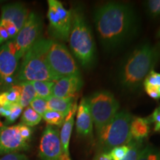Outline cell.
<instances>
[{"instance_id": "obj_1", "label": "cell", "mask_w": 160, "mask_h": 160, "mask_svg": "<svg viewBox=\"0 0 160 160\" xmlns=\"http://www.w3.org/2000/svg\"><path fill=\"white\" fill-rule=\"evenodd\" d=\"M94 23L102 45L107 50H113L132 37L137 28L138 20L131 5L108 2L96 10Z\"/></svg>"}, {"instance_id": "obj_2", "label": "cell", "mask_w": 160, "mask_h": 160, "mask_svg": "<svg viewBox=\"0 0 160 160\" xmlns=\"http://www.w3.org/2000/svg\"><path fill=\"white\" fill-rule=\"evenodd\" d=\"M160 53L159 50L150 44L137 48L127 58L120 71V82L130 90L137 89L143 83L157 63Z\"/></svg>"}, {"instance_id": "obj_3", "label": "cell", "mask_w": 160, "mask_h": 160, "mask_svg": "<svg viewBox=\"0 0 160 160\" xmlns=\"http://www.w3.org/2000/svg\"><path fill=\"white\" fill-rule=\"evenodd\" d=\"M52 40L39 39L24 55L16 78V84L23 82H56L47 62V53Z\"/></svg>"}, {"instance_id": "obj_4", "label": "cell", "mask_w": 160, "mask_h": 160, "mask_svg": "<svg viewBox=\"0 0 160 160\" xmlns=\"http://www.w3.org/2000/svg\"><path fill=\"white\" fill-rule=\"evenodd\" d=\"M72 11V26L69 36L70 47L74 57L83 67L94 63L96 46L91 29L83 13L79 9Z\"/></svg>"}, {"instance_id": "obj_5", "label": "cell", "mask_w": 160, "mask_h": 160, "mask_svg": "<svg viewBox=\"0 0 160 160\" xmlns=\"http://www.w3.org/2000/svg\"><path fill=\"white\" fill-rule=\"evenodd\" d=\"M133 116L126 111L118 112L113 119L97 133L98 146L102 153H109L118 146L131 141V124Z\"/></svg>"}, {"instance_id": "obj_6", "label": "cell", "mask_w": 160, "mask_h": 160, "mask_svg": "<svg viewBox=\"0 0 160 160\" xmlns=\"http://www.w3.org/2000/svg\"><path fill=\"white\" fill-rule=\"evenodd\" d=\"M88 102L97 133L119 112V104L109 91L96 92L88 98Z\"/></svg>"}, {"instance_id": "obj_7", "label": "cell", "mask_w": 160, "mask_h": 160, "mask_svg": "<svg viewBox=\"0 0 160 160\" xmlns=\"http://www.w3.org/2000/svg\"><path fill=\"white\" fill-rule=\"evenodd\" d=\"M47 62L57 80L69 76L80 75L74 58L63 44L52 40L47 53Z\"/></svg>"}, {"instance_id": "obj_8", "label": "cell", "mask_w": 160, "mask_h": 160, "mask_svg": "<svg viewBox=\"0 0 160 160\" xmlns=\"http://www.w3.org/2000/svg\"><path fill=\"white\" fill-rule=\"evenodd\" d=\"M48 18L51 34L56 39L68 41L72 26V11L57 0H49Z\"/></svg>"}, {"instance_id": "obj_9", "label": "cell", "mask_w": 160, "mask_h": 160, "mask_svg": "<svg viewBox=\"0 0 160 160\" xmlns=\"http://www.w3.org/2000/svg\"><path fill=\"white\" fill-rule=\"evenodd\" d=\"M19 59L13 39L0 46V90H8L16 85Z\"/></svg>"}, {"instance_id": "obj_10", "label": "cell", "mask_w": 160, "mask_h": 160, "mask_svg": "<svg viewBox=\"0 0 160 160\" xmlns=\"http://www.w3.org/2000/svg\"><path fill=\"white\" fill-rule=\"evenodd\" d=\"M42 28V19L37 13H29L27 21L13 41H14L17 55L22 59L30 48L39 39V36Z\"/></svg>"}, {"instance_id": "obj_11", "label": "cell", "mask_w": 160, "mask_h": 160, "mask_svg": "<svg viewBox=\"0 0 160 160\" xmlns=\"http://www.w3.org/2000/svg\"><path fill=\"white\" fill-rule=\"evenodd\" d=\"M39 156L42 160H65L57 128L46 126L40 141Z\"/></svg>"}, {"instance_id": "obj_12", "label": "cell", "mask_w": 160, "mask_h": 160, "mask_svg": "<svg viewBox=\"0 0 160 160\" xmlns=\"http://www.w3.org/2000/svg\"><path fill=\"white\" fill-rule=\"evenodd\" d=\"M28 142L21 136L19 124L0 127V155L28 150L29 148Z\"/></svg>"}, {"instance_id": "obj_13", "label": "cell", "mask_w": 160, "mask_h": 160, "mask_svg": "<svg viewBox=\"0 0 160 160\" xmlns=\"http://www.w3.org/2000/svg\"><path fill=\"white\" fill-rule=\"evenodd\" d=\"M82 86L81 76L74 75L57 80L53 87L52 94L59 98H75Z\"/></svg>"}, {"instance_id": "obj_14", "label": "cell", "mask_w": 160, "mask_h": 160, "mask_svg": "<svg viewBox=\"0 0 160 160\" xmlns=\"http://www.w3.org/2000/svg\"><path fill=\"white\" fill-rule=\"evenodd\" d=\"M76 128L77 132L82 137H90L93 133V119H92L89 105L87 98H82L77 107Z\"/></svg>"}, {"instance_id": "obj_15", "label": "cell", "mask_w": 160, "mask_h": 160, "mask_svg": "<svg viewBox=\"0 0 160 160\" xmlns=\"http://www.w3.org/2000/svg\"><path fill=\"white\" fill-rule=\"evenodd\" d=\"M29 16L28 10L22 4L14 3L4 5L2 8L1 19L11 22L19 31L22 29Z\"/></svg>"}, {"instance_id": "obj_16", "label": "cell", "mask_w": 160, "mask_h": 160, "mask_svg": "<svg viewBox=\"0 0 160 160\" xmlns=\"http://www.w3.org/2000/svg\"><path fill=\"white\" fill-rule=\"evenodd\" d=\"M77 102L75 101L71 109L70 110L69 113L66 116L65 121L62 125L61 132H60L59 134L64 157H65V160H71L69 153V144L71 137L72 129H73V124H74V117L76 113H77Z\"/></svg>"}, {"instance_id": "obj_17", "label": "cell", "mask_w": 160, "mask_h": 160, "mask_svg": "<svg viewBox=\"0 0 160 160\" xmlns=\"http://www.w3.org/2000/svg\"><path fill=\"white\" fill-rule=\"evenodd\" d=\"M150 120L147 118L133 117L131 124L132 139L144 140L150 132Z\"/></svg>"}, {"instance_id": "obj_18", "label": "cell", "mask_w": 160, "mask_h": 160, "mask_svg": "<svg viewBox=\"0 0 160 160\" xmlns=\"http://www.w3.org/2000/svg\"><path fill=\"white\" fill-rule=\"evenodd\" d=\"M75 101L74 98L64 99V98H59L54 96H51L47 99L48 109L59 112L66 117Z\"/></svg>"}, {"instance_id": "obj_19", "label": "cell", "mask_w": 160, "mask_h": 160, "mask_svg": "<svg viewBox=\"0 0 160 160\" xmlns=\"http://www.w3.org/2000/svg\"><path fill=\"white\" fill-rule=\"evenodd\" d=\"M20 99V88L16 84L6 91L0 93V107H8L19 104Z\"/></svg>"}, {"instance_id": "obj_20", "label": "cell", "mask_w": 160, "mask_h": 160, "mask_svg": "<svg viewBox=\"0 0 160 160\" xmlns=\"http://www.w3.org/2000/svg\"><path fill=\"white\" fill-rule=\"evenodd\" d=\"M20 88V99L19 105L22 108H27L33 99L37 97L35 90L30 82H23L17 83Z\"/></svg>"}, {"instance_id": "obj_21", "label": "cell", "mask_w": 160, "mask_h": 160, "mask_svg": "<svg viewBox=\"0 0 160 160\" xmlns=\"http://www.w3.org/2000/svg\"><path fill=\"white\" fill-rule=\"evenodd\" d=\"M30 82H31L33 85L37 97L42 98L47 100L49 97L53 96L52 92H53V87L55 82L35 81Z\"/></svg>"}, {"instance_id": "obj_22", "label": "cell", "mask_w": 160, "mask_h": 160, "mask_svg": "<svg viewBox=\"0 0 160 160\" xmlns=\"http://www.w3.org/2000/svg\"><path fill=\"white\" fill-rule=\"evenodd\" d=\"M42 119V116L33 111L31 107H27L22 113L21 124L28 127H33L37 125L41 122Z\"/></svg>"}, {"instance_id": "obj_23", "label": "cell", "mask_w": 160, "mask_h": 160, "mask_svg": "<svg viewBox=\"0 0 160 160\" xmlns=\"http://www.w3.org/2000/svg\"><path fill=\"white\" fill-rule=\"evenodd\" d=\"M144 140H134L131 139L128 145L129 150L128 153L122 160H137L138 157L144 148Z\"/></svg>"}, {"instance_id": "obj_24", "label": "cell", "mask_w": 160, "mask_h": 160, "mask_svg": "<svg viewBox=\"0 0 160 160\" xmlns=\"http://www.w3.org/2000/svg\"><path fill=\"white\" fill-rule=\"evenodd\" d=\"M65 116H64L62 113L51 110H48L42 116L44 120L48 124V125L51 126H62L65 121Z\"/></svg>"}, {"instance_id": "obj_25", "label": "cell", "mask_w": 160, "mask_h": 160, "mask_svg": "<svg viewBox=\"0 0 160 160\" xmlns=\"http://www.w3.org/2000/svg\"><path fill=\"white\" fill-rule=\"evenodd\" d=\"M137 160H160V151L151 145L145 146Z\"/></svg>"}, {"instance_id": "obj_26", "label": "cell", "mask_w": 160, "mask_h": 160, "mask_svg": "<svg viewBox=\"0 0 160 160\" xmlns=\"http://www.w3.org/2000/svg\"><path fill=\"white\" fill-rule=\"evenodd\" d=\"M30 107L37 113H39L40 116H42V117L44 113L48 110V109L47 100L37 97H36L31 102L30 104Z\"/></svg>"}, {"instance_id": "obj_27", "label": "cell", "mask_w": 160, "mask_h": 160, "mask_svg": "<svg viewBox=\"0 0 160 160\" xmlns=\"http://www.w3.org/2000/svg\"><path fill=\"white\" fill-rule=\"evenodd\" d=\"M146 9L151 18H157L160 16V0H149L146 2Z\"/></svg>"}, {"instance_id": "obj_28", "label": "cell", "mask_w": 160, "mask_h": 160, "mask_svg": "<svg viewBox=\"0 0 160 160\" xmlns=\"http://www.w3.org/2000/svg\"><path fill=\"white\" fill-rule=\"evenodd\" d=\"M144 86L158 88L160 86V73L154 71H151L149 74L145 77L143 82Z\"/></svg>"}, {"instance_id": "obj_29", "label": "cell", "mask_w": 160, "mask_h": 160, "mask_svg": "<svg viewBox=\"0 0 160 160\" xmlns=\"http://www.w3.org/2000/svg\"><path fill=\"white\" fill-rule=\"evenodd\" d=\"M129 150L128 145L118 146L109 152L112 160H122L125 157Z\"/></svg>"}, {"instance_id": "obj_30", "label": "cell", "mask_w": 160, "mask_h": 160, "mask_svg": "<svg viewBox=\"0 0 160 160\" xmlns=\"http://www.w3.org/2000/svg\"><path fill=\"white\" fill-rule=\"evenodd\" d=\"M23 108L20 106L19 104H15L11 106L10 108V115L5 120L6 125L11 124L17 120L20 115L22 113Z\"/></svg>"}, {"instance_id": "obj_31", "label": "cell", "mask_w": 160, "mask_h": 160, "mask_svg": "<svg viewBox=\"0 0 160 160\" xmlns=\"http://www.w3.org/2000/svg\"><path fill=\"white\" fill-rule=\"evenodd\" d=\"M0 25L3 26L5 29L7 31L8 33L10 39H14L16 37H17L18 33H19V30L17 28L14 24L11 22L8 21V20H2L0 19Z\"/></svg>"}, {"instance_id": "obj_32", "label": "cell", "mask_w": 160, "mask_h": 160, "mask_svg": "<svg viewBox=\"0 0 160 160\" xmlns=\"http://www.w3.org/2000/svg\"><path fill=\"white\" fill-rule=\"evenodd\" d=\"M19 131L21 136L23 137L24 139L26 141L29 142L31 140V136H32V129L30 127H28L22 124H19Z\"/></svg>"}, {"instance_id": "obj_33", "label": "cell", "mask_w": 160, "mask_h": 160, "mask_svg": "<svg viewBox=\"0 0 160 160\" xmlns=\"http://www.w3.org/2000/svg\"><path fill=\"white\" fill-rule=\"evenodd\" d=\"M0 160H29L25 154L20 153H12L5 154Z\"/></svg>"}, {"instance_id": "obj_34", "label": "cell", "mask_w": 160, "mask_h": 160, "mask_svg": "<svg viewBox=\"0 0 160 160\" xmlns=\"http://www.w3.org/2000/svg\"><path fill=\"white\" fill-rule=\"evenodd\" d=\"M151 122L155 124L154 130L156 131H160V109L157 108L151 115Z\"/></svg>"}, {"instance_id": "obj_35", "label": "cell", "mask_w": 160, "mask_h": 160, "mask_svg": "<svg viewBox=\"0 0 160 160\" xmlns=\"http://www.w3.org/2000/svg\"><path fill=\"white\" fill-rule=\"evenodd\" d=\"M145 89L146 91V93H147L149 97H151L152 99H156V100H158L160 99V94L158 93L157 88L145 86Z\"/></svg>"}, {"instance_id": "obj_36", "label": "cell", "mask_w": 160, "mask_h": 160, "mask_svg": "<svg viewBox=\"0 0 160 160\" xmlns=\"http://www.w3.org/2000/svg\"><path fill=\"white\" fill-rule=\"evenodd\" d=\"M10 39L9 35L3 26L0 25V45Z\"/></svg>"}, {"instance_id": "obj_37", "label": "cell", "mask_w": 160, "mask_h": 160, "mask_svg": "<svg viewBox=\"0 0 160 160\" xmlns=\"http://www.w3.org/2000/svg\"><path fill=\"white\" fill-rule=\"evenodd\" d=\"M96 160H112V159L108 153H99Z\"/></svg>"}, {"instance_id": "obj_38", "label": "cell", "mask_w": 160, "mask_h": 160, "mask_svg": "<svg viewBox=\"0 0 160 160\" xmlns=\"http://www.w3.org/2000/svg\"><path fill=\"white\" fill-rule=\"evenodd\" d=\"M157 37L160 39V28L159 29V31H158V32H157Z\"/></svg>"}, {"instance_id": "obj_39", "label": "cell", "mask_w": 160, "mask_h": 160, "mask_svg": "<svg viewBox=\"0 0 160 160\" xmlns=\"http://www.w3.org/2000/svg\"><path fill=\"white\" fill-rule=\"evenodd\" d=\"M157 91H158V93H159L160 94V86H159V87L157 88Z\"/></svg>"}, {"instance_id": "obj_40", "label": "cell", "mask_w": 160, "mask_h": 160, "mask_svg": "<svg viewBox=\"0 0 160 160\" xmlns=\"http://www.w3.org/2000/svg\"><path fill=\"white\" fill-rule=\"evenodd\" d=\"M159 109H160V107H159Z\"/></svg>"}]
</instances>
